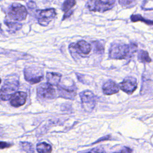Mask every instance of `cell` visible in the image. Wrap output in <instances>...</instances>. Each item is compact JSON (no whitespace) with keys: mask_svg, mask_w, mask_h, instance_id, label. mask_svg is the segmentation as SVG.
<instances>
[{"mask_svg":"<svg viewBox=\"0 0 153 153\" xmlns=\"http://www.w3.org/2000/svg\"><path fill=\"white\" fill-rule=\"evenodd\" d=\"M69 49L72 56L88 55L91 49V45L85 41L81 40L76 43H72L69 46Z\"/></svg>","mask_w":153,"mask_h":153,"instance_id":"obj_7","label":"cell"},{"mask_svg":"<svg viewBox=\"0 0 153 153\" xmlns=\"http://www.w3.org/2000/svg\"><path fill=\"white\" fill-rule=\"evenodd\" d=\"M76 4L75 0H65L63 5H62V10L63 11L66 13L69 12L71 10V8L74 7Z\"/></svg>","mask_w":153,"mask_h":153,"instance_id":"obj_19","label":"cell"},{"mask_svg":"<svg viewBox=\"0 0 153 153\" xmlns=\"http://www.w3.org/2000/svg\"><path fill=\"white\" fill-rule=\"evenodd\" d=\"M21 148L27 153H34L33 147L32 143L27 142H20Z\"/></svg>","mask_w":153,"mask_h":153,"instance_id":"obj_21","label":"cell"},{"mask_svg":"<svg viewBox=\"0 0 153 153\" xmlns=\"http://www.w3.org/2000/svg\"><path fill=\"white\" fill-rule=\"evenodd\" d=\"M4 23L7 25V26L8 27L11 32H15L20 30L22 27V25L17 22H11L5 21Z\"/></svg>","mask_w":153,"mask_h":153,"instance_id":"obj_18","label":"cell"},{"mask_svg":"<svg viewBox=\"0 0 153 153\" xmlns=\"http://www.w3.org/2000/svg\"><path fill=\"white\" fill-rule=\"evenodd\" d=\"M11 145L5 142H0V149H4V148H7L11 146Z\"/></svg>","mask_w":153,"mask_h":153,"instance_id":"obj_24","label":"cell"},{"mask_svg":"<svg viewBox=\"0 0 153 153\" xmlns=\"http://www.w3.org/2000/svg\"><path fill=\"white\" fill-rule=\"evenodd\" d=\"M26 8L20 4L14 3L8 9V15L10 18L16 21H22L27 16Z\"/></svg>","mask_w":153,"mask_h":153,"instance_id":"obj_5","label":"cell"},{"mask_svg":"<svg viewBox=\"0 0 153 153\" xmlns=\"http://www.w3.org/2000/svg\"><path fill=\"white\" fill-rule=\"evenodd\" d=\"M137 59L140 62L143 63H150L151 62V59L149 56L148 53L143 50L139 51L137 53Z\"/></svg>","mask_w":153,"mask_h":153,"instance_id":"obj_16","label":"cell"},{"mask_svg":"<svg viewBox=\"0 0 153 153\" xmlns=\"http://www.w3.org/2000/svg\"><path fill=\"white\" fill-rule=\"evenodd\" d=\"M118 1L123 7H132L137 3V0H118Z\"/></svg>","mask_w":153,"mask_h":153,"instance_id":"obj_22","label":"cell"},{"mask_svg":"<svg viewBox=\"0 0 153 153\" xmlns=\"http://www.w3.org/2000/svg\"><path fill=\"white\" fill-rule=\"evenodd\" d=\"M114 153H124V152L121 151V152H114Z\"/></svg>","mask_w":153,"mask_h":153,"instance_id":"obj_30","label":"cell"},{"mask_svg":"<svg viewBox=\"0 0 153 153\" xmlns=\"http://www.w3.org/2000/svg\"><path fill=\"white\" fill-rule=\"evenodd\" d=\"M23 72L25 80L31 84L39 82L44 77L42 70L35 66L26 68Z\"/></svg>","mask_w":153,"mask_h":153,"instance_id":"obj_4","label":"cell"},{"mask_svg":"<svg viewBox=\"0 0 153 153\" xmlns=\"http://www.w3.org/2000/svg\"><path fill=\"white\" fill-rule=\"evenodd\" d=\"M88 153H106V152L103 148H96L91 149Z\"/></svg>","mask_w":153,"mask_h":153,"instance_id":"obj_23","label":"cell"},{"mask_svg":"<svg viewBox=\"0 0 153 153\" xmlns=\"http://www.w3.org/2000/svg\"><path fill=\"white\" fill-rule=\"evenodd\" d=\"M131 54L129 45L121 42L114 43L109 51V56L112 59H124Z\"/></svg>","mask_w":153,"mask_h":153,"instance_id":"obj_1","label":"cell"},{"mask_svg":"<svg viewBox=\"0 0 153 153\" xmlns=\"http://www.w3.org/2000/svg\"><path fill=\"white\" fill-rule=\"evenodd\" d=\"M27 5L28 7H29V8H35V7H36V4L33 1H30L29 3H27Z\"/></svg>","mask_w":153,"mask_h":153,"instance_id":"obj_26","label":"cell"},{"mask_svg":"<svg viewBox=\"0 0 153 153\" xmlns=\"http://www.w3.org/2000/svg\"><path fill=\"white\" fill-rule=\"evenodd\" d=\"M19 87V82L17 79H7L0 90V98L2 100H8L17 92Z\"/></svg>","mask_w":153,"mask_h":153,"instance_id":"obj_2","label":"cell"},{"mask_svg":"<svg viewBox=\"0 0 153 153\" xmlns=\"http://www.w3.org/2000/svg\"><path fill=\"white\" fill-rule=\"evenodd\" d=\"M57 90L60 97L71 100L75 99L76 91V87L75 83H72L70 85H58Z\"/></svg>","mask_w":153,"mask_h":153,"instance_id":"obj_10","label":"cell"},{"mask_svg":"<svg viewBox=\"0 0 153 153\" xmlns=\"http://www.w3.org/2000/svg\"><path fill=\"white\" fill-rule=\"evenodd\" d=\"M2 32V29H1V24H0V32Z\"/></svg>","mask_w":153,"mask_h":153,"instance_id":"obj_28","label":"cell"},{"mask_svg":"<svg viewBox=\"0 0 153 153\" xmlns=\"http://www.w3.org/2000/svg\"><path fill=\"white\" fill-rule=\"evenodd\" d=\"M81 104L83 109L86 112H91L95 106V95L90 90H85L79 93Z\"/></svg>","mask_w":153,"mask_h":153,"instance_id":"obj_8","label":"cell"},{"mask_svg":"<svg viewBox=\"0 0 153 153\" xmlns=\"http://www.w3.org/2000/svg\"><path fill=\"white\" fill-rule=\"evenodd\" d=\"M3 135V133H2V128L0 127V137H1Z\"/></svg>","mask_w":153,"mask_h":153,"instance_id":"obj_27","label":"cell"},{"mask_svg":"<svg viewBox=\"0 0 153 153\" xmlns=\"http://www.w3.org/2000/svg\"><path fill=\"white\" fill-rule=\"evenodd\" d=\"M27 94L23 91L16 92L10 99V104L14 107H19L26 103Z\"/></svg>","mask_w":153,"mask_h":153,"instance_id":"obj_12","label":"cell"},{"mask_svg":"<svg viewBox=\"0 0 153 153\" xmlns=\"http://www.w3.org/2000/svg\"><path fill=\"white\" fill-rule=\"evenodd\" d=\"M56 12L54 8L38 10L36 11V17L38 23L42 26H47L56 17Z\"/></svg>","mask_w":153,"mask_h":153,"instance_id":"obj_6","label":"cell"},{"mask_svg":"<svg viewBox=\"0 0 153 153\" xmlns=\"http://www.w3.org/2000/svg\"><path fill=\"white\" fill-rule=\"evenodd\" d=\"M137 79L132 76L126 77L119 85L120 89L127 94L133 93L137 88Z\"/></svg>","mask_w":153,"mask_h":153,"instance_id":"obj_11","label":"cell"},{"mask_svg":"<svg viewBox=\"0 0 153 153\" xmlns=\"http://www.w3.org/2000/svg\"><path fill=\"white\" fill-rule=\"evenodd\" d=\"M46 78L48 83L50 85H58L60 81L62 75L55 72H47Z\"/></svg>","mask_w":153,"mask_h":153,"instance_id":"obj_14","label":"cell"},{"mask_svg":"<svg viewBox=\"0 0 153 153\" xmlns=\"http://www.w3.org/2000/svg\"><path fill=\"white\" fill-rule=\"evenodd\" d=\"M93 45L94 51L99 54H102L104 53V47L103 44L99 41H92Z\"/></svg>","mask_w":153,"mask_h":153,"instance_id":"obj_20","label":"cell"},{"mask_svg":"<svg viewBox=\"0 0 153 153\" xmlns=\"http://www.w3.org/2000/svg\"><path fill=\"white\" fill-rule=\"evenodd\" d=\"M115 0H90L87 2L86 7L94 12H105L113 8Z\"/></svg>","mask_w":153,"mask_h":153,"instance_id":"obj_3","label":"cell"},{"mask_svg":"<svg viewBox=\"0 0 153 153\" xmlns=\"http://www.w3.org/2000/svg\"><path fill=\"white\" fill-rule=\"evenodd\" d=\"M37 95L42 99H52L56 97V91L53 85L48 82L43 83L38 86Z\"/></svg>","mask_w":153,"mask_h":153,"instance_id":"obj_9","label":"cell"},{"mask_svg":"<svg viewBox=\"0 0 153 153\" xmlns=\"http://www.w3.org/2000/svg\"><path fill=\"white\" fill-rule=\"evenodd\" d=\"M130 20L133 22H142L146 23L148 25H153V20H150L144 19L140 14H133V15H131L130 16Z\"/></svg>","mask_w":153,"mask_h":153,"instance_id":"obj_17","label":"cell"},{"mask_svg":"<svg viewBox=\"0 0 153 153\" xmlns=\"http://www.w3.org/2000/svg\"><path fill=\"white\" fill-rule=\"evenodd\" d=\"M1 78H0V84H1Z\"/></svg>","mask_w":153,"mask_h":153,"instance_id":"obj_31","label":"cell"},{"mask_svg":"<svg viewBox=\"0 0 153 153\" xmlns=\"http://www.w3.org/2000/svg\"><path fill=\"white\" fill-rule=\"evenodd\" d=\"M109 138H110V136H105V137H101L100 139H99V140H97V141H96V142L94 143H94H97V142H100V141H102V140H108V139H109Z\"/></svg>","mask_w":153,"mask_h":153,"instance_id":"obj_25","label":"cell"},{"mask_svg":"<svg viewBox=\"0 0 153 153\" xmlns=\"http://www.w3.org/2000/svg\"><path fill=\"white\" fill-rule=\"evenodd\" d=\"M145 10H153V9H152V8H151H151H149V9H145Z\"/></svg>","mask_w":153,"mask_h":153,"instance_id":"obj_29","label":"cell"},{"mask_svg":"<svg viewBox=\"0 0 153 153\" xmlns=\"http://www.w3.org/2000/svg\"><path fill=\"white\" fill-rule=\"evenodd\" d=\"M119 85L112 80L107 81L102 86V91L104 94L111 95L115 94L119 91Z\"/></svg>","mask_w":153,"mask_h":153,"instance_id":"obj_13","label":"cell"},{"mask_svg":"<svg viewBox=\"0 0 153 153\" xmlns=\"http://www.w3.org/2000/svg\"><path fill=\"white\" fill-rule=\"evenodd\" d=\"M36 151L39 153H51L52 148L50 145L46 142H41L36 145Z\"/></svg>","mask_w":153,"mask_h":153,"instance_id":"obj_15","label":"cell"}]
</instances>
